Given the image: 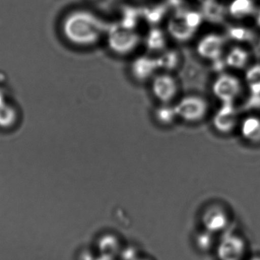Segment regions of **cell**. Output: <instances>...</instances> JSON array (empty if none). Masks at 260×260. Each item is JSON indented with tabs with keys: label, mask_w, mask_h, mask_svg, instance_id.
I'll return each instance as SVG.
<instances>
[{
	"label": "cell",
	"mask_w": 260,
	"mask_h": 260,
	"mask_svg": "<svg viewBox=\"0 0 260 260\" xmlns=\"http://www.w3.org/2000/svg\"><path fill=\"white\" fill-rule=\"evenodd\" d=\"M175 108L178 118L187 123H197L207 114L208 104L200 96L187 95L176 104Z\"/></svg>",
	"instance_id": "1"
},
{
	"label": "cell",
	"mask_w": 260,
	"mask_h": 260,
	"mask_svg": "<svg viewBox=\"0 0 260 260\" xmlns=\"http://www.w3.org/2000/svg\"><path fill=\"white\" fill-rule=\"evenodd\" d=\"M63 33L66 38L72 44L80 47L92 45L99 39L97 32L87 30L81 25L77 15H69L64 21Z\"/></svg>",
	"instance_id": "2"
},
{
	"label": "cell",
	"mask_w": 260,
	"mask_h": 260,
	"mask_svg": "<svg viewBox=\"0 0 260 260\" xmlns=\"http://www.w3.org/2000/svg\"><path fill=\"white\" fill-rule=\"evenodd\" d=\"M178 83L169 73L156 75L151 79V91L160 103H171L178 93Z\"/></svg>",
	"instance_id": "3"
},
{
	"label": "cell",
	"mask_w": 260,
	"mask_h": 260,
	"mask_svg": "<svg viewBox=\"0 0 260 260\" xmlns=\"http://www.w3.org/2000/svg\"><path fill=\"white\" fill-rule=\"evenodd\" d=\"M240 91L241 85L238 79L230 76H220L213 85L214 94L224 103H232Z\"/></svg>",
	"instance_id": "4"
},
{
	"label": "cell",
	"mask_w": 260,
	"mask_h": 260,
	"mask_svg": "<svg viewBox=\"0 0 260 260\" xmlns=\"http://www.w3.org/2000/svg\"><path fill=\"white\" fill-rule=\"evenodd\" d=\"M131 73L133 77L139 82L152 79L157 75L159 70L156 58L149 56H142L136 58L132 62Z\"/></svg>",
	"instance_id": "5"
},
{
	"label": "cell",
	"mask_w": 260,
	"mask_h": 260,
	"mask_svg": "<svg viewBox=\"0 0 260 260\" xmlns=\"http://www.w3.org/2000/svg\"><path fill=\"white\" fill-rule=\"evenodd\" d=\"M238 120L237 111L231 103H224L214 117L215 128L221 132H229L233 129Z\"/></svg>",
	"instance_id": "6"
},
{
	"label": "cell",
	"mask_w": 260,
	"mask_h": 260,
	"mask_svg": "<svg viewBox=\"0 0 260 260\" xmlns=\"http://www.w3.org/2000/svg\"><path fill=\"white\" fill-rule=\"evenodd\" d=\"M224 47V40L218 35H210L202 40L198 46L200 56L206 59H218Z\"/></svg>",
	"instance_id": "7"
},
{
	"label": "cell",
	"mask_w": 260,
	"mask_h": 260,
	"mask_svg": "<svg viewBox=\"0 0 260 260\" xmlns=\"http://www.w3.org/2000/svg\"><path fill=\"white\" fill-rule=\"evenodd\" d=\"M137 44V38L127 34H114L109 39L110 47L118 55L129 54L135 50Z\"/></svg>",
	"instance_id": "8"
},
{
	"label": "cell",
	"mask_w": 260,
	"mask_h": 260,
	"mask_svg": "<svg viewBox=\"0 0 260 260\" xmlns=\"http://www.w3.org/2000/svg\"><path fill=\"white\" fill-rule=\"evenodd\" d=\"M256 9L257 7L253 0H232L229 5V14L238 20L253 17Z\"/></svg>",
	"instance_id": "9"
},
{
	"label": "cell",
	"mask_w": 260,
	"mask_h": 260,
	"mask_svg": "<svg viewBox=\"0 0 260 260\" xmlns=\"http://www.w3.org/2000/svg\"><path fill=\"white\" fill-rule=\"evenodd\" d=\"M154 115L157 121L165 126L172 124L178 118L175 105H171V103H160V106L156 109Z\"/></svg>",
	"instance_id": "10"
},
{
	"label": "cell",
	"mask_w": 260,
	"mask_h": 260,
	"mask_svg": "<svg viewBox=\"0 0 260 260\" xmlns=\"http://www.w3.org/2000/svg\"><path fill=\"white\" fill-rule=\"evenodd\" d=\"M243 136L250 142L260 141V120L256 117H249L241 126Z\"/></svg>",
	"instance_id": "11"
},
{
	"label": "cell",
	"mask_w": 260,
	"mask_h": 260,
	"mask_svg": "<svg viewBox=\"0 0 260 260\" xmlns=\"http://www.w3.org/2000/svg\"><path fill=\"white\" fill-rule=\"evenodd\" d=\"M156 59L159 70H163L165 73L176 70L180 63V57L174 52H167Z\"/></svg>",
	"instance_id": "12"
},
{
	"label": "cell",
	"mask_w": 260,
	"mask_h": 260,
	"mask_svg": "<svg viewBox=\"0 0 260 260\" xmlns=\"http://www.w3.org/2000/svg\"><path fill=\"white\" fill-rule=\"evenodd\" d=\"M248 60V55L242 49H234L228 56L227 62L233 67H242Z\"/></svg>",
	"instance_id": "13"
},
{
	"label": "cell",
	"mask_w": 260,
	"mask_h": 260,
	"mask_svg": "<svg viewBox=\"0 0 260 260\" xmlns=\"http://www.w3.org/2000/svg\"><path fill=\"white\" fill-rule=\"evenodd\" d=\"M15 111L12 107L2 105L0 107V126H9L15 121Z\"/></svg>",
	"instance_id": "14"
},
{
	"label": "cell",
	"mask_w": 260,
	"mask_h": 260,
	"mask_svg": "<svg viewBox=\"0 0 260 260\" xmlns=\"http://www.w3.org/2000/svg\"><path fill=\"white\" fill-rule=\"evenodd\" d=\"M230 36L237 41H243L245 40L248 41L249 37L251 35L250 30L241 27H235L230 30Z\"/></svg>",
	"instance_id": "15"
},
{
	"label": "cell",
	"mask_w": 260,
	"mask_h": 260,
	"mask_svg": "<svg viewBox=\"0 0 260 260\" xmlns=\"http://www.w3.org/2000/svg\"><path fill=\"white\" fill-rule=\"evenodd\" d=\"M252 88L254 87L255 89H258L260 87V67H256L250 72L248 76Z\"/></svg>",
	"instance_id": "16"
},
{
	"label": "cell",
	"mask_w": 260,
	"mask_h": 260,
	"mask_svg": "<svg viewBox=\"0 0 260 260\" xmlns=\"http://www.w3.org/2000/svg\"><path fill=\"white\" fill-rule=\"evenodd\" d=\"M253 18H254L255 21H256V25L260 27V8L256 9V12L253 15Z\"/></svg>",
	"instance_id": "17"
}]
</instances>
